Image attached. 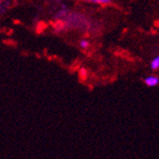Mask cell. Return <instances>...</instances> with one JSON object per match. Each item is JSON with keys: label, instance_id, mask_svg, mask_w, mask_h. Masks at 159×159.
<instances>
[{"label": "cell", "instance_id": "obj_3", "mask_svg": "<svg viewBox=\"0 0 159 159\" xmlns=\"http://www.w3.org/2000/svg\"><path fill=\"white\" fill-rule=\"evenodd\" d=\"M84 1L94 3V4H101V5H108L111 3V0H84Z\"/></svg>", "mask_w": 159, "mask_h": 159}, {"label": "cell", "instance_id": "obj_5", "mask_svg": "<svg viewBox=\"0 0 159 159\" xmlns=\"http://www.w3.org/2000/svg\"><path fill=\"white\" fill-rule=\"evenodd\" d=\"M79 46L82 48V49H88L90 47V42L86 39H82L80 42H79Z\"/></svg>", "mask_w": 159, "mask_h": 159}, {"label": "cell", "instance_id": "obj_6", "mask_svg": "<svg viewBox=\"0 0 159 159\" xmlns=\"http://www.w3.org/2000/svg\"><path fill=\"white\" fill-rule=\"evenodd\" d=\"M79 75H80V77H81L82 79H86V78H87V75H88V74H87V70L84 69V68L80 69V70H79Z\"/></svg>", "mask_w": 159, "mask_h": 159}, {"label": "cell", "instance_id": "obj_1", "mask_svg": "<svg viewBox=\"0 0 159 159\" xmlns=\"http://www.w3.org/2000/svg\"><path fill=\"white\" fill-rule=\"evenodd\" d=\"M144 83L148 87H155L159 83V77L155 75H149L144 79Z\"/></svg>", "mask_w": 159, "mask_h": 159}, {"label": "cell", "instance_id": "obj_2", "mask_svg": "<svg viewBox=\"0 0 159 159\" xmlns=\"http://www.w3.org/2000/svg\"><path fill=\"white\" fill-rule=\"evenodd\" d=\"M151 69L152 70H156L159 69V55H157L156 57H154V58L152 60L151 62Z\"/></svg>", "mask_w": 159, "mask_h": 159}, {"label": "cell", "instance_id": "obj_4", "mask_svg": "<svg viewBox=\"0 0 159 159\" xmlns=\"http://www.w3.org/2000/svg\"><path fill=\"white\" fill-rule=\"evenodd\" d=\"M69 13V11L67 10V8H63L62 10H60L58 12L55 14V18L59 19V18H62V17H65L67 16V14Z\"/></svg>", "mask_w": 159, "mask_h": 159}]
</instances>
